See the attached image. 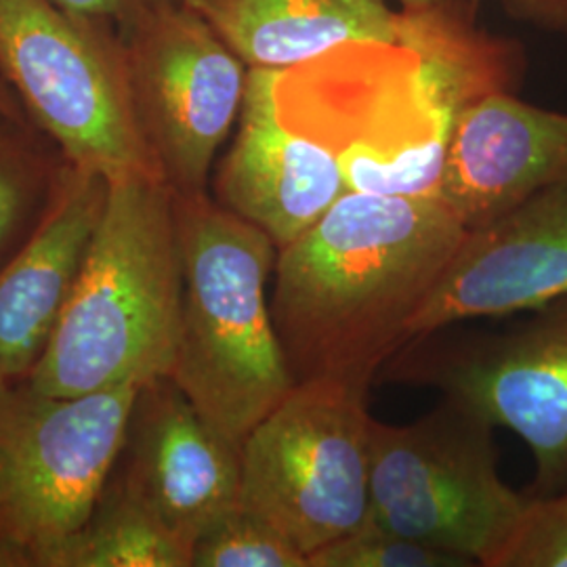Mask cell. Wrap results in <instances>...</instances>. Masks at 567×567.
<instances>
[{"instance_id":"6da1fadb","label":"cell","mask_w":567,"mask_h":567,"mask_svg":"<svg viewBox=\"0 0 567 567\" xmlns=\"http://www.w3.org/2000/svg\"><path fill=\"white\" fill-rule=\"evenodd\" d=\"M465 234L440 196L347 189L278 250L269 307L295 381L370 391Z\"/></svg>"},{"instance_id":"7a4b0ae2","label":"cell","mask_w":567,"mask_h":567,"mask_svg":"<svg viewBox=\"0 0 567 567\" xmlns=\"http://www.w3.org/2000/svg\"><path fill=\"white\" fill-rule=\"evenodd\" d=\"M182 295L173 189L154 175L110 179L81 276L28 383L53 395H86L168 377Z\"/></svg>"},{"instance_id":"3957f363","label":"cell","mask_w":567,"mask_h":567,"mask_svg":"<svg viewBox=\"0 0 567 567\" xmlns=\"http://www.w3.org/2000/svg\"><path fill=\"white\" fill-rule=\"evenodd\" d=\"M183 295L168 377L236 446L297 381L271 320L274 240L210 192L175 196Z\"/></svg>"},{"instance_id":"277c9868","label":"cell","mask_w":567,"mask_h":567,"mask_svg":"<svg viewBox=\"0 0 567 567\" xmlns=\"http://www.w3.org/2000/svg\"><path fill=\"white\" fill-rule=\"evenodd\" d=\"M274 93L284 122L339 161L349 192L440 196L454 126L410 49L349 42L276 72Z\"/></svg>"},{"instance_id":"5b68a950","label":"cell","mask_w":567,"mask_h":567,"mask_svg":"<svg viewBox=\"0 0 567 567\" xmlns=\"http://www.w3.org/2000/svg\"><path fill=\"white\" fill-rule=\"evenodd\" d=\"M137 389L0 383V567L60 566L116 466Z\"/></svg>"},{"instance_id":"8992f818","label":"cell","mask_w":567,"mask_h":567,"mask_svg":"<svg viewBox=\"0 0 567 567\" xmlns=\"http://www.w3.org/2000/svg\"><path fill=\"white\" fill-rule=\"evenodd\" d=\"M494 429L450 398L408 425L372 419L368 519L494 567L527 505V494L501 480Z\"/></svg>"},{"instance_id":"52a82bcc","label":"cell","mask_w":567,"mask_h":567,"mask_svg":"<svg viewBox=\"0 0 567 567\" xmlns=\"http://www.w3.org/2000/svg\"><path fill=\"white\" fill-rule=\"evenodd\" d=\"M0 76L63 161L158 175L135 116L121 32L51 0H0Z\"/></svg>"},{"instance_id":"ba28073f","label":"cell","mask_w":567,"mask_h":567,"mask_svg":"<svg viewBox=\"0 0 567 567\" xmlns=\"http://www.w3.org/2000/svg\"><path fill=\"white\" fill-rule=\"evenodd\" d=\"M381 372L385 381L435 386L513 431L536 466L527 496L567 486V295L513 324L458 322L419 334Z\"/></svg>"},{"instance_id":"9c48e42d","label":"cell","mask_w":567,"mask_h":567,"mask_svg":"<svg viewBox=\"0 0 567 567\" xmlns=\"http://www.w3.org/2000/svg\"><path fill=\"white\" fill-rule=\"evenodd\" d=\"M368 391L307 381L276 405L243 444L240 505L309 557L370 511Z\"/></svg>"},{"instance_id":"30bf717a","label":"cell","mask_w":567,"mask_h":567,"mask_svg":"<svg viewBox=\"0 0 567 567\" xmlns=\"http://www.w3.org/2000/svg\"><path fill=\"white\" fill-rule=\"evenodd\" d=\"M118 32L135 116L158 175L175 196L206 194L240 118L250 68L183 0L152 4Z\"/></svg>"},{"instance_id":"8fae6325","label":"cell","mask_w":567,"mask_h":567,"mask_svg":"<svg viewBox=\"0 0 567 567\" xmlns=\"http://www.w3.org/2000/svg\"><path fill=\"white\" fill-rule=\"evenodd\" d=\"M114 473L189 548L243 496V447L229 442L171 377L135 393Z\"/></svg>"},{"instance_id":"7c38bea8","label":"cell","mask_w":567,"mask_h":567,"mask_svg":"<svg viewBox=\"0 0 567 567\" xmlns=\"http://www.w3.org/2000/svg\"><path fill=\"white\" fill-rule=\"evenodd\" d=\"M567 295V183L466 229L410 339L468 320L524 313Z\"/></svg>"},{"instance_id":"4fadbf2b","label":"cell","mask_w":567,"mask_h":567,"mask_svg":"<svg viewBox=\"0 0 567 567\" xmlns=\"http://www.w3.org/2000/svg\"><path fill=\"white\" fill-rule=\"evenodd\" d=\"M274 84V70H248L243 112L231 145L215 164L210 196L280 250L324 217L347 182L324 145L284 122Z\"/></svg>"},{"instance_id":"5bb4252c","label":"cell","mask_w":567,"mask_h":567,"mask_svg":"<svg viewBox=\"0 0 567 567\" xmlns=\"http://www.w3.org/2000/svg\"><path fill=\"white\" fill-rule=\"evenodd\" d=\"M110 179L63 163L30 238L0 265V383L28 381L60 324L102 221Z\"/></svg>"},{"instance_id":"9a60e30c","label":"cell","mask_w":567,"mask_h":567,"mask_svg":"<svg viewBox=\"0 0 567 567\" xmlns=\"http://www.w3.org/2000/svg\"><path fill=\"white\" fill-rule=\"evenodd\" d=\"M567 183V114L498 93L458 118L440 198L466 229Z\"/></svg>"},{"instance_id":"2e32d148","label":"cell","mask_w":567,"mask_h":567,"mask_svg":"<svg viewBox=\"0 0 567 567\" xmlns=\"http://www.w3.org/2000/svg\"><path fill=\"white\" fill-rule=\"evenodd\" d=\"M206 20L257 70L284 72L349 42H395L389 0H204Z\"/></svg>"},{"instance_id":"e0dca14e","label":"cell","mask_w":567,"mask_h":567,"mask_svg":"<svg viewBox=\"0 0 567 567\" xmlns=\"http://www.w3.org/2000/svg\"><path fill=\"white\" fill-rule=\"evenodd\" d=\"M475 11L468 0L398 7L395 42L416 55L426 93L452 126L487 97L515 93L526 72L522 44L480 28Z\"/></svg>"},{"instance_id":"ac0fdd59","label":"cell","mask_w":567,"mask_h":567,"mask_svg":"<svg viewBox=\"0 0 567 567\" xmlns=\"http://www.w3.org/2000/svg\"><path fill=\"white\" fill-rule=\"evenodd\" d=\"M58 567H192V548L112 471L89 522L63 550Z\"/></svg>"},{"instance_id":"d6986e66","label":"cell","mask_w":567,"mask_h":567,"mask_svg":"<svg viewBox=\"0 0 567 567\" xmlns=\"http://www.w3.org/2000/svg\"><path fill=\"white\" fill-rule=\"evenodd\" d=\"M63 163L32 122L0 114V265L41 224Z\"/></svg>"},{"instance_id":"ffe728a7","label":"cell","mask_w":567,"mask_h":567,"mask_svg":"<svg viewBox=\"0 0 567 567\" xmlns=\"http://www.w3.org/2000/svg\"><path fill=\"white\" fill-rule=\"evenodd\" d=\"M192 567H307V555L264 517L238 505L194 543Z\"/></svg>"},{"instance_id":"44dd1931","label":"cell","mask_w":567,"mask_h":567,"mask_svg":"<svg viewBox=\"0 0 567 567\" xmlns=\"http://www.w3.org/2000/svg\"><path fill=\"white\" fill-rule=\"evenodd\" d=\"M461 555L426 547L365 519L364 526L313 550L307 567H473Z\"/></svg>"},{"instance_id":"7402d4cb","label":"cell","mask_w":567,"mask_h":567,"mask_svg":"<svg viewBox=\"0 0 567 567\" xmlns=\"http://www.w3.org/2000/svg\"><path fill=\"white\" fill-rule=\"evenodd\" d=\"M494 567H567V486L527 496L522 524Z\"/></svg>"},{"instance_id":"603a6c76","label":"cell","mask_w":567,"mask_h":567,"mask_svg":"<svg viewBox=\"0 0 567 567\" xmlns=\"http://www.w3.org/2000/svg\"><path fill=\"white\" fill-rule=\"evenodd\" d=\"M475 9L482 0H468ZM508 18L567 39V0H503Z\"/></svg>"},{"instance_id":"cb8c5ba5","label":"cell","mask_w":567,"mask_h":567,"mask_svg":"<svg viewBox=\"0 0 567 567\" xmlns=\"http://www.w3.org/2000/svg\"><path fill=\"white\" fill-rule=\"evenodd\" d=\"M68 13L89 18V20L105 21L121 30L128 21L135 20L152 4L163 0H51Z\"/></svg>"},{"instance_id":"d4e9b609","label":"cell","mask_w":567,"mask_h":567,"mask_svg":"<svg viewBox=\"0 0 567 567\" xmlns=\"http://www.w3.org/2000/svg\"><path fill=\"white\" fill-rule=\"evenodd\" d=\"M0 114L9 116L13 121L30 122L25 112H23V107H21L18 95L11 91V86L4 82L2 76H0Z\"/></svg>"},{"instance_id":"484cf974","label":"cell","mask_w":567,"mask_h":567,"mask_svg":"<svg viewBox=\"0 0 567 567\" xmlns=\"http://www.w3.org/2000/svg\"><path fill=\"white\" fill-rule=\"evenodd\" d=\"M389 2H393L395 7H425V4H433L440 0H389Z\"/></svg>"},{"instance_id":"4316f807","label":"cell","mask_w":567,"mask_h":567,"mask_svg":"<svg viewBox=\"0 0 567 567\" xmlns=\"http://www.w3.org/2000/svg\"><path fill=\"white\" fill-rule=\"evenodd\" d=\"M185 4H189V7H194V9H198L200 11V7H203L204 0H183Z\"/></svg>"}]
</instances>
